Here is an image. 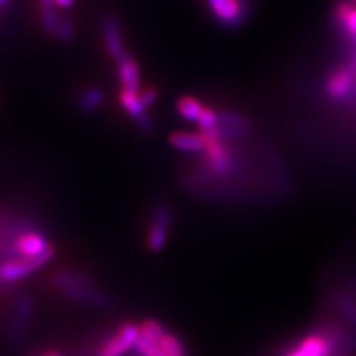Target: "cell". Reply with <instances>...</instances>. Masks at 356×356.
Instances as JSON below:
<instances>
[{
	"instance_id": "277c9868",
	"label": "cell",
	"mask_w": 356,
	"mask_h": 356,
	"mask_svg": "<svg viewBox=\"0 0 356 356\" xmlns=\"http://www.w3.org/2000/svg\"><path fill=\"white\" fill-rule=\"evenodd\" d=\"M55 247L47 254L39 255L35 259H14L0 261V282L14 284L26 280L31 273L42 269L44 264H48L55 257Z\"/></svg>"
},
{
	"instance_id": "7402d4cb",
	"label": "cell",
	"mask_w": 356,
	"mask_h": 356,
	"mask_svg": "<svg viewBox=\"0 0 356 356\" xmlns=\"http://www.w3.org/2000/svg\"><path fill=\"white\" fill-rule=\"evenodd\" d=\"M74 35V29H73V22L70 18L67 17H63L61 18V22H60V27H58V31H57V38L60 40H72Z\"/></svg>"
},
{
	"instance_id": "3957f363",
	"label": "cell",
	"mask_w": 356,
	"mask_h": 356,
	"mask_svg": "<svg viewBox=\"0 0 356 356\" xmlns=\"http://www.w3.org/2000/svg\"><path fill=\"white\" fill-rule=\"evenodd\" d=\"M325 94L332 102L352 103L356 99V67L343 65L327 77Z\"/></svg>"
},
{
	"instance_id": "4fadbf2b",
	"label": "cell",
	"mask_w": 356,
	"mask_h": 356,
	"mask_svg": "<svg viewBox=\"0 0 356 356\" xmlns=\"http://www.w3.org/2000/svg\"><path fill=\"white\" fill-rule=\"evenodd\" d=\"M118 77L122 85V89L125 91H136L140 92L141 74L137 61L127 54L124 58L118 61Z\"/></svg>"
},
{
	"instance_id": "83f0119b",
	"label": "cell",
	"mask_w": 356,
	"mask_h": 356,
	"mask_svg": "<svg viewBox=\"0 0 356 356\" xmlns=\"http://www.w3.org/2000/svg\"><path fill=\"white\" fill-rule=\"evenodd\" d=\"M355 2H356V0H355Z\"/></svg>"
},
{
	"instance_id": "8992f818",
	"label": "cell",
	"mask_w": 356,
	"mask_h": 356,
	"mask_svg": "<svg viewBox=\"0 0 356 356\" xmlns=\"http://www.w3.org/2000/svg\"><path fill=\"white\" fill-rule=\"evenodd\" d=\"M140 332L138 325L125 322L99 344L95 356H127V353L136 346Z\"/></svg>"
},
{
	"instance_id": "8fae6325",
	"label": "cell",
	"mask_w": 356,
	"mask_h": 356,
	"mask_svg": "<svg viewBox=\"0 0 356 356\" xmlns=\"http://www.w3.org/2000/svg\"><path fill=\"white\" fill-rule=\"evenodd\" d=\"M63 294L64 297L72 300V302L83 303L88 306H95L102 309H110L113 306L111 298L106 293H103L102 289H98L95 285L69 289V291H64Z\"/></svg>"
},
{
	"instance_id": "d6986e66",
	"label": "cell",
	"mask_w": 356,
	"mask_h": 356,
	"mask_svg": "<svg viewBox=\"0 0 356 356\" xmlns=\"http://www.w3.org/2000/svg\"><path fill=\"white\" fill-rule=\"evenodd\" d=\"M40 6V24L47 33L48 36H54L57 38V31L60 27V22H61V15L57 10V6L54 3H44V5H39Z\"/></svg>"
},
{
	"instance_id": "2e32d148",
	"label": "cell",
	"mask_w": 356,
	"mask_h": 356,
	"mask_svg": "<svg viewBox=\"0 0 356 356\" xmlns=\"http://www.w3.org/2000/svg\"><path fill=\"white\" fill-rule=\"evenodd\" d=\"M119 104L134 119V122H136V124H138V122H141L143 119L149 118L147 111H146L147 107L143 104L140 92L125 91V89H120V92H119Z\"/></svg>"
},
{
	"instance_id": "ba28073f",
	"label": "cell",
	"mask_w": 356,
	"mask_h": 356,
	"mask_svg": "<svg viewBox=\"0 0 356 356\" xmlns=\"http://www.w3.org/2000/svg\"><path fill=\"white\" fill-rule=\"evenodd\" d=\"M35 315V302L29 296H21L14 305L13 318L9 321L8 336L10 341H19L30 325L31 318Z\"/></svg>"
},
{
	"instance_id": "52a82bcc",
	"label": "cell",
	"mask_w": 356,
	"mask_h": 356,
	"mask_svg": "<svg viewBox=\"0 0 356 356\" xmlns=\"http://www.w3.org/2000/svg\"><path fill=\"white\" fill-rule=\"evenodd\" d=\"M54 248L49 239L36 227L22 232L15 239L13 250H10V260L14 259H35L47 254Z\"/></svg>"
},
{
	"instance_id": "5b68a950",
	"label": "cell",
	"mask_w": 356,
	"mask_h": 356,
	"mask_svg": "<svg viewBox=\"0 0 356 356\" xmlns=\"http://www.w3.org/2000/svg\"><path fill=\"white\" fill-rule=\"evenodd\" d=\"M140 330L143 336L158 344L166 356H187L184 341L175 332L165 328L159 321L146 319L140 325Z\"/></svg>"
},
{
	"instance_id": "484cf974",
	"label": "cell",
	"mask_w": 356,
	"mask_h": 356,
	"mask_svg": "<svg viewBox=\"0 0 356 356\" xmlns=\"http://www.w3.org/2000/svg\"><path fill=\"white\" fill-rule=\"evenodd\" d=\"M44 3H54V0H39V5H44Z\"/></svg>"
},
{
	"instance_id": "d4e9b609",
	"label": "cell",
	"mask_w": 356,
	"mask_h": 356,
	"mask_svg": "<svg viewBox=\"0 0 356 356\" xmlns=\"http://www.w3.org/2000/svg\"><path fill=\"white\" fill-rule=\"evenodd\" d=\"M42 356H63V353H60L58 350H49L47 353H43Z\"/></svg>"
},
{
	"instance_id": "cb8c5ba5",
	"label": "cell",
	"mask_w": 356,
	"mask_h": 356,
	"mask_svg": "<svg viewBox=\"0 0 356 356\" xmlns=\"http://www.w3.org/2000/svg\"><path fill=\"white\" fill-rule=\"evenodd\" d=\"M74 3V0H54V5L61 9H69Z\"/></svg>"
},
{
	"instance_id": "ac0fdd59",
	"label": "cell",
	"mask_w": 356,
	"mask_h": 356,
	"mask_svg": "<svg viewBox=\"0 0 356 356\" xmlns=\"http://www.w3.org/2000/svg\"><path fill=\"white\" fill-rule=\"evenodd\" d=\"M207 106L204 103H200L197 98L195 97H180L177 102V111L178 115L181 118H184L186 120H191V122H196L199 124L200 118H202L204 111H205Z\"/></svg>"
},
{
	"instance_id": "44dd1931",
	"label": "cell",
	"mask_w": 356,
	"mask_h": 356,
	"mask_svg": "<svg viewBox=\"0 0 356 356\" xmlns=\"http://www.w3.org/2000/svg\"><path fill=\"white\" fill-rule=\"evenodd\" d=\"M134 349H136L138 356H166L158 344L149 340L147 337H144L141 332H140V337L136 343V346H134Z\"/></svg>"
},
{
	"instance_id": "9c48e42d",
	"label": "cell",
	"mask_w": 356,
	"mask_h": 356,
	"mask_svg": "<svg viewBox=\"0 0 356 356\" xmlns=\"http://www.w3.org/2000/svg\"><path fill=\"white\" fill-rule=\"evenodd\" d=\"M207 5L214 18L225 26H238L247 15L243 0H207Z\"/></svg>"
},
{
	"instance_id": "6da1fadb",
	"label": "cell",
	"mask_w": 356,
	"mask_h": 356,
	"mask_svg": "<svg viewBox=\"0 0 356 356\" xmlns=\"http://www.w3.org/2000/svg\"><path fill=\"white\" fill-rule=\"evenodd\" d=\"M172 208L166 202H158L154 205L147 229L146 245L152 252H161L170 239L172 226Z\"/></svg>"
},
{
	"instance_id": "ffe728a7",
	"label": "cell",
	"mask_w": 356,
	"mask_h": 356,
	"mask_svg": "<svg viewBox=\"0 0 356 356\" xmlns=\"http://www.w3.org/2000/svg\"><path fill=\"white\" fill-rule=\"evenodd\" d=\"M104 103V94L98 88H86L77 97V106L85 113H94Z\"/></svg>"
},
{
	"instance_id": "5bb4252c",
	"label": "cell",
	"mask_w": 356,
	"mask_h": 356,
	"mask_svg": "<svg viewBox=\"0 0 356 356\" xmlns=\"http://www.w3.org/2000/svg\"><path fill=\"white\" fill-rule=\"evenodd\" d=\"M51 284L64 293L74 288L92 286L95 285V280L92 276L82 272H57L55 275H52Z\"/></svg>"
},
{
	"instance_id": "7c38bea8",
	"label": "cell",
	"mask_w": 356,
	"mask_h": 356,
	"mask_svg": "<svg viewBox=\"0 0 356 356\" xmlns=\"http://www.w3.org/2000/svg\"><path fill=\"white\" fill-rule=\"evenodd\" d=\"M170 146L184 153H202L207 146V136L202 132L178 131L170 136Z\"/></svg>"
},
{
	"instance_id": "e0dca14e",
	"label": "cell",
	"mask_w": 356,
	"mask_h": 356,
	"mask_svg": "<svg viewBox=\"0 0 356 356\" xmlns=\"http://www.w3.org/2000/svg\"><path fill=\"white\" fill-rule=\"evenodd\" d=\"M334 15L344 35L356 40V6L349 2H341L337 5Z\"/></svg>"
},
{
	"instance_id": "9a60e30c",
	"label": "cell",
	"mask_w": 356,
	"mask_h": 356,
	"mask_svg": "<svg viewBox=\"0 0 356 356\" xmlns=\"http://www.w3.org/2000/svg\"><path fill=\"white\" fill-rule=\"evenodd\" d=\"M336 307L343 319L356 327V277L337 294Z\"/></svg>"
},
{
	"instance_id": "30bf717a",
	"label": "cell",
	"mask_w": 356,
	"mask_h": 356,
	"mask_svg": "<svg viewBox=\"0 0 356 356\" xmlns=\"http://www.w3.org/2000/svg\"><path fill=\"white\" fill-rule=\"evenodd\" d=\"M102 35H103V42H104V48L107 54L111 58H115L119 61L120 58H124L127 52L124 47V39H122V31L120 26L115 17L107 15L103 19L102 24Z\"/></svg>"
},
{
	"instance_id": "7a4b0ae2",
	"label": "cell",
	"mask_w": 356,
	"mask_h": 356,
	"mask_svg": "<svg viewBox=\"0 0 356 356\" xmlns=\"http://www.w3.org/2000/svg\"><path fill=\"white\" fill-rule=\"evenodd\" d=\"M282 356H337V348L327 327H322L318 331L306 334L291 348H288Z\"/></svg>"
},
{
	"instance_id": "603a6c76",
	"label": "cell",
	"mask_w": 356,
	"mask_h": 356,
	"mask_svg": "<svg viewBox=\"0 0 356 356\" xmlns=\"http://www.w3.org/2000/svg\"><path fill=\"white\" fill-rule=\"evenodd\" d=\"M140 97H141V102L144 106L152 107L156 102V98H158V92H156L153 88H146L140 92Z\"/></svg>"
},
{
	"instance_id": "4316f807",
	"label": "cell",
	"mask_w": 356,
	"mask_h": 356,
	"mask_svg": "<svg viewBox=\"0 0 356 356\" xmlns=\"http://www.w3.org/2000/svg\"><path fill=\"white\" fill-rule=\"evenodd\" d=\"M63 356H65V355H63Z\"/></svg>"
}]
</instances>
